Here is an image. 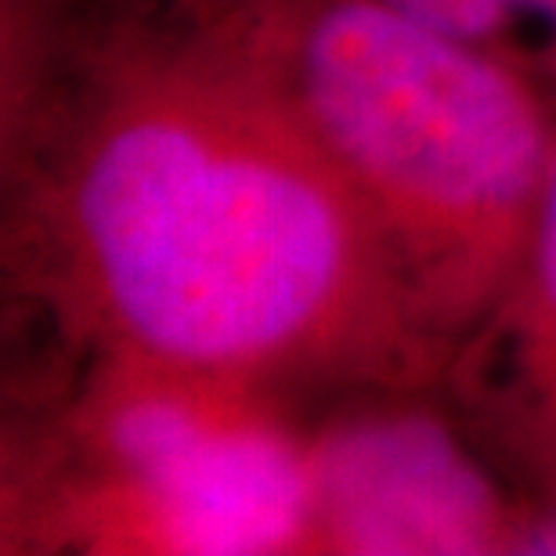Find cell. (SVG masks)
<instances>
[{
	"label": "cell",
	"instance_id": "obj_3",
	"mask_svg": "<svg viewBox=\"0 0 556 556\" xmlns=\"http://www.w3.org/2000/svg\"><path fill=\"white\" fill-rule=\"evenodd\" d=\"M250 397L116 365L87 427L119 535L192 556L311 546V448Z\"/></svg>",
	"mask_w": 556,
	"mask_h": 556
},
{
	"label": "cell",
	"instance_id": "obj_5",
	"mask_svg": "<svg viewBox=\"0 0 556 556\" xmlns=\"http://www.w3.org/2000/svg\"><path fill=\"white\" fill-rule=\"evenodd\" d=\"M492 318L506 332L520 430L556 473V166L520 275Z\"/></svg>",
	"mask_w": 556,
	"mask_h": 556
},
{
	"label": "cell",
	"instance_id": "obj_6",
	"mask_svg": "<svg viewBox=\"0 0 556 556\" xmlns=\"http://www.w3.org/2000/svg\"><path fill=\"white\" fill-rule=\"evenodd\" d=\"M387 4L495 54H503L506 40L514 43L535 33L546 43H556V0H387Z\"/></svg>",
	"mask_w": 556,
	"mask_h": 556
},
{
	"label": "cell",
	"instance_id": "obj_4",
	"mask_svg": "<svg viewBox=\"0 0 556 556\" xmlns=\"http://www.w3.org/2000/svg\"><path fill=\"white\" fill-rule=\"evenodd\" d=\"M311 542L337 553L514 549L503 495L448 427L422 413L340 422L311 448Z\"/></svg>",
	"mask_w": 556,
	"mask_h": 556
},
{
	"label": "cell",
	"instance_id": "obj_7",
	"mask_svg": "<svg viewBox=\"0 0 556 556\" xmlns=\"http://www.w3.org/2000/svg\"><path fill=\"white\" fill-rule=\"evenodd\" d=\"M517 542H520L517 549H525V553H556V514L542 517L535 528L520 531Z\"/></svg>",
	"mask_w": 556,
	"mask_h": 556
},
{
	"label": "cell",
	"instance_id": "obj_2",
	"mask_svg": "<svg viewBox=\"0 0 556 556\" xmlns=\"http://www.w3.org/2000/svg\"><path fill=\"white\" fill-rule=\"evenodd\" d=\"M231 48L289 98L369 206L441 343L517 282L556 138L503 54L387 0H271Z\"/></svg>",
	"mask_w": 556,
	"mask_h": 556
},
{
	"label": "cell",
	"instance_id": "obj_1",
	"mask_svg": "<svg viewBox=\"0 0 556 556\" xmlns=\"http://www.w3.org/2000/svg\"><path fill=\"white\" fill-rule=\"evenodd\" d=\"M76 109L37 231L54 296L113 369L264 394L438 362L369 206L231 43L138 48Z\"/></svg>",
	"mask_w": 556,
	"mask_h": 556
}]
</instances>
